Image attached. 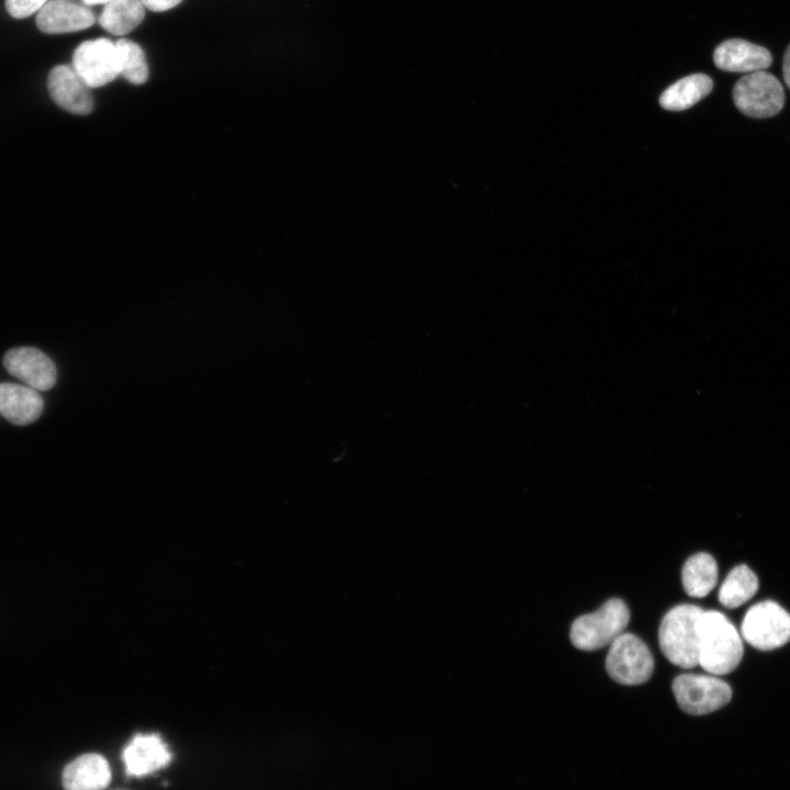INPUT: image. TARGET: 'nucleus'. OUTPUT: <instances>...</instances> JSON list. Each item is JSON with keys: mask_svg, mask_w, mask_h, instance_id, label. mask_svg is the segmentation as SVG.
<instances>
[{"mask_svg": "<svg viewBox=\"0 0 790 790\" xmlns=\"http://www.w3.org/2000/svg\"><path fill=\"white\" fill-rule=\"evenodd\" d=\"M699 633L698 665L714 676L729 674L737 667L743 657L742 639L723 613L703 611Z\"/></svg>", "mask_w": 790, "mask_h": 790, "instance_id": "nucleus-1", "label": "nucleus"}, {"mask_svg": "<svg viewBox=\"0 0 790 790\" xmlns=\"http://www.w3.org/2000/svg\"><path fill=\"white\" fill-rule=\"evenodd\" d=\"M704 610L695 605H679L663 618L659 646L665 657L681 668H692L699 663V625Z\"/></svg>", "mask_w": 790, "mask_h": 790, "instance_id": "nucleus-2", "label": "nucleus"}, {"mask_svg": "<svg viewBox=\"0 0 790 790\" xmlns=\"http://www.w3.org/2000/svg\"><path fill=\"white\" fill-rule=\"evenodd\" d=\"M630 611L621 599L612 598L595 612L577 618L571 628L573 645L583 651H595L610 645L627 628Z\"/></svg>", "mask_w": 790, "mask_h": 790, "instance_id": "nucleus-3", "label": "nucleus"}, {"mask_svg": "<svg viewBox=\"0 0 790 790\" xmlns=\"http://www.w3.org/2000/svg\"><path fill=\"white\" fill-rule=\"evenodd\" d=\"M609 646L606 669L614 681L631 686L651 678L654 658L639 636L623 632Z\"/></svg>", "mask_w": 790, "mask_h": 790, "instance_id": "nucleus-4", "label": "nucleus"}, {"mask_svg": "<svg viewBox=\"0 0 790 790\" xmlns=\"http://www.w3.org/2000/svg\"><path fill=\"white\" fill-rule=\"evenodd\" d=\"M735 106L745 115L765 119L778 114L785 104L780 81L770 72L759 70L743 76L734 86Z\"/></svg>", "mask_w": 790, "mask_h": 790, "instance_id": "nucleus-5", "label": "nucleus"}, {"mask_svg": "<svg viewBox=\"0 0 790 790\" xmlns=\"http://www.w3.org/2000/svg\"><path fill=\"white\" fill-rule=\"evenodd\" d=\"M673 692L680 709L691 715L711 713L732 698L730 685L711 674H681L673 681Z\"/></svg>", "mask_w": 790, "mask_h": 790, "instance_id": "nucleus-6", "label": "nucleus"}, {"mask_svg": "<svg viewBox=\"0 0 790 790\" xmlns=\"http://www.w3.org/2000/svg\"><path fill=\"white\" fill-rule=\"evenodd\" d=\"M741 632L758 650L778 648L790 641V613L772 600L758 602L745 613Z\"/></svg>", "mask_w": 790, "mask_h": 790, "instance_id": "nucleus-7", "label": "nucleus"}, {"mask_svg": "<svg viewBox=\"0 0 790 790\" xmlns=\"http://www.w3.org/2000/svg\"><path fill=\"white\" fill-rule=\"evenodd\" d=\"M71 67L89 88H99L120 75L115 43L100 37L81 43L72 54Z\"/></svg>", "mask_w": 790, "mask_h": 790, "instance_id": "nucleus-8", "label": "nucleus"}, {"mask_svg": "<svg viewBox=\"0 0 790 790\" xmlns=\"http://www.w3.org/2000/svg\"><path fill=\"white\" fill-rule=\"evenodd\" d=\"M3 366L12 376L37 391L52 388L57 379L53 360L43 351L33 347H19L7 351Z\"/></svg>", "mask_w": 790, "mask_h": 790, "instance_id": "nucleus-9", "label": "nucleus"}, {"mask_svg": "<svg viewBox=\"0 0 790 790\" xmlns=\"http://www.w3.org/2000/svg\"><path fill=\"white\" fill-rule=\"evenodd\" d=\"M172 754L159 734H136L122 753L126 775L145 777L166 767Z\"/></svg>", "mask_w": 790, "mask_h": 790, "instance_id": "nucleus-10", "label": "nucleus"}, {"mask_svg": "<svg viewBox=\"0 0 790 790\" xmlns=\"http://www.w3.org/2000/svg\"><path fill=\"white\" fill-rule=\"evenodd\" d=\"M47 89L54 102L67 112L87 115L93 109L90 88L71 66L54 67L47 77Z\"/></svg>", "mask_w": 790, "mask_h": 790, "instance_id": "nucleus-11", "label": "nucleus"}, {"mask_svg": "<svg viewBox=\"0 0 790 790\" xmlns=\"http://www.w3.org/2000/svg\"><path fill=\"white\" fill-rule=\"evenodd\" d=\"M94 22L95 15L89 5L77 0H49L36 14V25L46 34L77 32Z\"/></svg>", "mask_w": 790, "mask_h": 790, "instance_id": "nucleus-12", "label": "nucleus"}, {"mask_svg": "<svg viewBox=\"0 0 790 790\" xmlns=\"http://www.w3.org/2000/svg\"><path fill=\"white\" fill-rule=\"evenodd\" d=\"M713 61L721 70L749 74L767 69L772 57L770 52L760 45L742 38H731L714 49Z\"/></svg>", "mask_w": 790, "mask_h": 790, "instance_id": "nucleus-13", "label": "nucleus"}, {"mask_svg": "<svg viewBox=\"0 0 790 790\" xmlns=\"http://www.w3.org/2000/svg\"><path fill=\"white\" fill-rule=\"evenodd\" d=\"M43 407L37 390L15 383L0 384V414L11 424L25 426L36 421Z\"/></svg>", "mask_w": 790, "mask_h": 790, "instance_id": "nucleus-14", "label": "nucleus"}, {"mask_svg": "<svg viewBox=\"0 0 790 790\" xmlns=\"http://www.w3.org/2000/svg\"><path fill=\"white\" fill-rule=\"evenodd\" d=\"M111 781V769L100 754H83L70 761L63 771L65 790H102Z\"/></svg>", "mask_w": 790, "mask_h": 790, "instance_id": "nucleus-15", "label": "nucleus"}, {"mask_svg": "<svg viewBox=\"0 0 790 790\" xmlns=\"http://www.w3.org/2000/svg\"><path fill=\"white\" fill-rule=\"evenodd\" d=\"M713 87L712 79L704 74L684 77L669 86L659 97V104L668 111H682L708 95Z\"/></svg>", "mask_w": 790, "mask_h": 790, "instance_id": "nucleus-16", "label": "nucleus"}, {"mask_svg": "<svg viewBox=\"0 0 790 790\" xmlns=\"http://www.w3.org/2000/svg\"><path fill=\"white\" fill-rule=\"evenodd\" d=\"M681 579L684 589L690 597H706L718 582L714 557L704 552L690 556L682 567Z\"/></svg>", "mask_w": 790, "mask_h": 790, "instance_id": "nucleus-17", "label": "nucleus"}, {"mask_svg": "<svg viewBox=\"0 0 790 790\" xmlns=\"http://www.w3.org/2000/svg\"><path fill=\"white\" fill-rule=\"evenodd\" d=\"M145 9L140 0H114L104 5L99 23L113 35H126L140 24Z\"/></svg>", "mask_w": 790, "mask_h": 790, "instance_id": "nucleus-18", "label": "nucleus"}, {"mask_svg": "<svg viewBox=\"0 0 790 790\" xmlns=\"http://www.w3.org/2000/svg\"><path fill=\"white\" fill-rule=\"evenodd\" d=\"M758 589V579L746 565L735 566L723 580L719 601L726 608H736L748 601Z\"/></svg>", "mask_w": 790, "mask_h": 790, "instance_id": "nucleus-19", "label": "nucleus"}, {"mask_svg": "<svg viewBox=\"0 0 790 790\" xmlns=\"http://www.w3.org/2000/svg\"><path fill=\"white\" fill-rule=\"evenodd\" d=\"M120 75L134 84H142L148 78V65L142 47L127 38L115 42Z\"/></svg>", "mask_w": 790, "mask_h": 790, "instance_id": "nucleus-20", "label": "nucleus"}, {"mask_svg": "<svg viewBox=\"0 0 790 790\" xmlns=\"http://www.w3.org/2000/svg\"><path fill=\"white\" fill-rule=\"evenodd\" d=\"M49 0H5V9L14 19H24L38 12Z\"/></svg>", "mask_w": 790, "mask_h": 790, "instance_id": "nucleus-21", "label": "nucleus"}, {"mask_svg": "<svg viewBox=\"0 0 790 790\" xmlns=\"http://www.w3.org/2000/svg\"><path fill=\"white\" fill-rule=\"evenodd\" d=\"M182 0H140L146 9L162 12L178 5Z\"/></svg>", "mask_w": 790, "mask_h": 790, "instance_id": "nucleus-22", "label": "nucleus"}, {"mask_svg": "<svg viewBox=\"0 0 790 790\" xmlns=\"http://www.w3.org/2000/svg\"><path fill=\"white\" fill-rule=\"evenodd\" d=\"M782 72L785 82L790 89V45L787 47L783 56Z\"/></svg>", "mask_w": 790, "mask_h": 790, "instance_id": "nucleus-23", "label": "nucleus"}, {"mask_svg": "<svg viewBox=\"0 0 790 790\" xmlns=\"http://www.w3.org/2000/svg\"><path fill=\"white\" fill-rule=\"evenodd\" d=\"M112 1H114V0H82V2L87 5H94V4H100V3L106 4Z\"/></svg>", "mask_w": 790, "mask_h": 790, "instance_id": "nucleus-24", "label": "nucleus"}]
</instances>
